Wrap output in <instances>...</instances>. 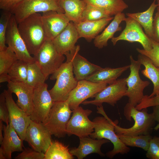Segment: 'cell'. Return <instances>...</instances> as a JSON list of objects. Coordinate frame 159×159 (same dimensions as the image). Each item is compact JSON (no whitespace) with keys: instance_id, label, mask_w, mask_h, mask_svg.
Here are the masks:
<instances>
[{"instance_id":"cell-1","label":"cell","mask_w":159,"mask_h":159,"mask_svg":"<svg viewBox=\"0 0 159 159\" xmlns=\"http://www.w3.org/2000/svg\"><path fill=\"white\" fill-rule=\"evenodd\" d=\"M123 114L127 120L131 121L132 119L134 124L130 127L125 128L117 125V120L114 121L116 134L127 136L150 134L156 121L153 113H148L147 108L139 110L128 102L124 107Z\"/></svg>"},{"instance_id":"cell-2","label":"cell","mask_w":159,"mask_h":159,"mask_svg":"<svg viewBox=\"0 0 159 159\" xmlns=\"http://www.w3.org/2000/svg\"><path fill=\"white\" fill-rule=\"evenodd\" d=\"M97 112L103 116L97 117L93 120L94 130L90 136L96 139H107L112 142L113 148L106 153L109 158H112L118 154L123 155L128 153L130 150V148L122 142L116 133L114 121L106 115L102 105L97 106Z\"/></svg>"},{"instance_id":"cell-3","label":"cell","mask_w":159,"mask_h":159,"mask_svg":"<svg viewBox=\"0 0 159 159\" xmlns=\"http://www.w3.org/2000/svg\"><path fill=\"white\" fill-rule=\"evenodd\" d=\"M42 15H30L18 24L19 33L29 53L35 56L46 38L42 21Z\"/></svg>"},{"instance_id":"cell-4","label":"cell","mask_w":159,"mask_h":159,"mask_svg":"<svg viewBox=\"0 0 159 159\" xmlns=\"http://www.w3.org/2000/svg\"><path fill=\"white\" fill-rule=\"evenodd\" d=\"M74 74L72 62L66 60L52 74L50 79L56 80V82L49 91L54 102L67 100L71 92L76 87L78 81Z\"/></svg>"},{"instance_id":"cell-5","label":"cell","mask_w":159,"mask_h":159,"mask_svg":"<svg viewBox=\"0 0 159 159\" xmlns=\"http://www.w3.org/2000/svg\"><path fill=\"white\" fill-rule=\"evenodd\" d=\"M72 110L67 100L55 102L47 116L42 123L52 135L64 137Z\"/></svg>"},{"instance_id":"cell-6","label":"cell","mask_w":159,"mask_h":159,"mask_svg":"<svg viewBox=\"0 0 159 159\" xmlns=\"http://www.w3.org/2000/svg\"><path fill=\"white\" fill-rule=\"evenodd\" d=\"M61 0H24L11 13L18 24L32 14L50 11L64 13L61 4Z\"/></svg>"},{"instance_id":"cell-7","label":"cell","mask_w":159,"mask_h":159,"mask_svg":"<svg viewBox=\"0 0 159 159\" xmlns=\"http://www.w3.org/2000/svg\"><path fill=\"white\" fill-rule=\"evenodd\" d=\"M33 57L47 79L58 69L65 59L64 55L58 52L52 40H49L45 41Z\"/></svg>"},{"instance_id":"cell-8","label":"cell","mask_w":159,"mask_h":159,"mask_svg":"<svg viewBox=\"0 0 159 159\" xmlns=\"http://www.w3.org/2000/svg\"><path fill=\"white\" fill-rule=\"evenodd\" d=\"M130 73L126 79L127 89L125 96L128 97L129 103L135 107L142 99L144 90L150 82L143 80L140 77L139 71L142 64L140 62L134 59L132 55L130 56Z\"/></svg>"},{"instance_id":"cell-9","label":"cell","mask_w":159,"mask_h":159,"mask_svg":"<svg viewBox=\"0 0 159 159\" xmlns=\"http://www.w3.org/2000/svg\"><path fill=\"white\" fill-rule=\"evenodd\" d=\"M92 112L91 110L84 109L81 106L72 110L67 126V134L75 135L79 138L90 136L94 130V123L88 118Z\"/></svg>"},{"instance_id":"cell-10","label":"cell","mask_w":159,"mask_h":159,"mask_svg":"<svg viewBox=\"0 0 159 159\" xmlns=\"http://www.w3.org/2000/svg\"><path fill=\"white\" fill-rule=\"evenodd\" d=\"M48 86L44 83L34 88L33 109L30 117L32 121L37 123H41L44 120L54 102Z\"/></svg>"},{"instance_id":"cell-11","label":"cell","mask_w":159,"mask_h":159,"mask_svg":"<svg viewBox=\"0 0 159 159\" xmlns=\"http://www.w3.org/2000/svg\"><path fill=\"white\" fill-rule=\"evenodd\" d=\"M126 26L119 36L114 37L111 41L115 45L120 40H124L130 42H138L144 49L149 51L152 48V39L145 33L142 26L132 18L127 17L125 21Z\"/></svg>"},{"instance_id":"cell-12","label":"cell","mask_w":159,"mask_h":159,"mask_svg":"<svg viewBox=\"0 0 159 159\" xmlns=\"http://www.w3.org/2000/svg\"><path fill=\"white\" fill-rule=\"evenodd\" d=\"M126 78L117 79L109 84L97 93L93 100L85 101L84 105L92 104L99 106L106 103L114 106L117 101L125 96L127 89Z\"/></svg>"},{"instance_id":"cell-13","label":"cell","mask_w":159,"mask_h":159,"mask_svg":"<svg viewBox=\"0 0 159 159\" xmlns=\"http://www.w3.org/2000/svg\"><path fill=\"white\" fill-rule=\"evenodd\" d=\"M5 96L9 114V123L23 141L27 128L32 121L28 115L15 103L12 93L8 90L3 92Z\"/></svg>"},{"instance_id":"cell-14","label":"cell","mask_w":159,"mask_h":159,"mask_svg":"<svg viewBox=\"0 0 159 159\" xmlns=\"http://www.w3.org/2000/svg\"><path fill=\"white\" fill-rule=\"evenodd\" d=\"M5 42L16 55L18 59L28 63L35 61L34 57L29 52L18 30V23L12 14L7 28Z\"/></svg>"},{"instance_id":"cell-15","label":"cell","mask_w":159,"mask_h":159,"mask_svg":"<svg viewBox=\"0 0 159 159\" xmlns=\"http://www.w3.org/2000/svg\"><path fill=\"white\" fill-rule=\"evenodd\" d=\"M108 84L95 83L85 80L78 81L76 87L71 92L67 100L72 110L79 106L86 99L93 98Z\"/></svg>"},{"instance_id":"cell-16","label":"cell","mask_w":159,"mask_h":159,"mask_svg":"<svg viewBox=\"0 0 159 159\" xmlns=\"http://www.w3.org/2000/svg\"><path fill=\"white\" fill-rule=\"evenodd\" d=\"M51 135L42 123L32 121L27 128L24 140L34 150L45 153L52 141Z\"/></svg>"},{"instance_id":"cell-17","label":"cell","mask_w":159,"mask_h":159,"mask_svg":"<svg viewBox=\"0 0 159 159\" xmlns=\"http://www.w3.org/2000/svg\"><path fill=\"white\" fill-rule=\"evenodd\" d=\"M41 18L46 40H53L70 21L64 13L54 11L42 13Z\"/></svg>"},{"instance_id":"cell-18","label":"cell","mask_w":159,"mask_h":159,"mask_svg":"<svg viewBox=\"0 0 159 159\" xmlns=\"http://www.w3.org/2000/svg\"><path fill=\"white\" fill-rule=\"evenodd\" d=\"M80 46L77 45L66 55L67 60H70L73 66V71L77 81L85 80L88 77L102 67L89 62L78 53Z\"/></svg>"},{"instance_id":"cell-19","label":"cell","mask_w":159,"mask_h":159,"mask_svg":"<svg viewBox=\"0 0 159 159\" xmlns=\"http://www.w3.org/2000/svg\"><path fill=\"white\" fill-rule=\"evenodd\" d=\"M79 38V33L74 23L70 21L52 41L58 52L66 55L75 47V44Z\"/></svg>"},{"instance_id":"cell-20","label":"cell","mask_w":159,"mask_h":159,"mask_svg":"<svg viewBox=\"0 0 159 159\" xmlns=\"http://www.w3.org/2000/svg\"><path fill=\"white\" fill-rule=\"evenodd\" d=\"M4 138L0 148V159H11L15 152H22L23 140L9 123L4 125Z\"/></svg>"},{"instance_id":"cell-21","label":"cell","mask_w":159,"mask_h":159,"mask_svg":"<svg viewBox=\"0 0 159 159\" xmlns=\"http://www.w3.org/2000/svg\"><path fill=\"white\" fill-rule=\"evenodd\" d=\"M7 86L8 90L16 95L18 98L17 105L30 116L33 109L34 88L26 83L14 82L11 81L8 82Z\"/></svg>"},{"instance_id":"cell-22","label":"cell","mask_w":159,"mask_h":159,"mask_svg":"<svg viewBox=\"0 0 159 159\" xmlns=\"http://www.w3.org/2000/svg\"><path fill=\"white\" fill-rule=\"evenodd\" d=\"M79 138L80 143L78 147L73 148L69 150L72 155L76 156L78 159H82L88 155L94 153L101 156H105L101 151V147L103 144L109 142V140L94 139L89 136Z\"/></svg>"},{"instance_id":"cell-23","label":"cell","mask_w":159,"mask_h":159,"mask_svg":"<svg viewBox=\"0 0 159 159\" xmlns=\"http://www.w3.org/2000/svg\"><path fill=\"white\" fill-rule=\"evenodd\" d=\"M113 18L111 16L97 21H81L74 24L80 38H84L88 42H90L104 30Z\"/></svg>"},{"instance_id":"cell-24","label":"cell","mask_w":159,"mask_h":159,"mask_svg":"<svg viewBox=\"0 0 159 159\" xmlns=\"http://www.w3.org/2000/svg\"><path fill=\"white\" fill-rule=\"evenodd\" d=\"M126 19L125 14L122 12L115 15L112 21L102 33L94 39L95 46L99 49L106 47L108 40L114 37L115 33L122 30V27L120 25L122 21H125Z\"/></svg>"},{"instance_id":"cell-25","label":"cell","mask_w":159,"mask_h":159,"mask_svg":"<svg viewBox=\"0 0 159 159\" xmlns=\"http://www.w3.org/2000/svg\"><path fill=\"white\" fill-rule=\"evenodd\" d=\"M129 68L130 65L116 68H102L88 77L85 80L95 83L106 82L110 84L116 80Z\"/></svg>"},{"instance_id":"cell-26","label":"cell","mask_w":159,"mask_h":159,"mask_svg":"<svg viewBox=\"0 0 159 159\" xmlns=\"http://www.w3.org/2000/svg\"><path fill=\"white\" fill-rule=\"evenodd\" d=\"M138 60L145 67L141 73L150 80L153 83V89L148 97H153L159 93V67L155 65L150 59L146 56L140 54Z\"/></svg>"},{"instance_id":"cell-27","label":"cell","mask_w":159,"mask_h":159,"mask_svg":"<svg viewBox=\"0 0 159 159\" xmlns=\"http://www.w3.org/2000/svg\"><path fill=\"white\" fill-rule=\"evenodd\" d=\"M156 0H154L149 8L145 11L140 12L127 13V17H131L138 22L143 28L145 34L153 39V14L157 5Z\"/></svg>"},{"instance_id":"cell-28","label":"cell","mask_w":159,"mask_h":159,"mask_svg":"<svg viewBox=\"0 0 159 159\" xmlns=\"http://www.w3.org/2000/svg\"><path fill=\"white\" fill-rule=\"evenodd\" d=\"M61 4L64 14L74 24L82 21L83 11L87 3L83 0H61Z\"/></svg>"},{"instance_id":"cell-29","label":"cell","mask_w":159,"mask_h":159,"mask_svg":"<svg viewBox=\"0 0 159 159\" xmlns=\"http://www.w3.org/2000/svg\"><path fill=\"white\" fill-rule=\"evenodd\" d=\"M102 9L110 16L122 12L128 7L123 0H83Z\"/></svg>"},{"instance_id":"cell-30","label":"cell","mask_w":159,"mask_h":159,"mask_svg":"<svg viewBox=\"0 0 159 159\" xmlns=\"http://www.w3.org/2000/svg\"><path fill=\"white\" fill-rule=\"evenodd\" d=\"M68 146L56 140L52 141L45 153L44 159H73Z\"/></svg>"},{"instance_id":"cell-31","label":"cell","mask_w":159,"mask_h":159,"mask_svg":"<svg viewBox=\"0 0 159 159\" xmlns=\"http://www.w3.org/2000/svg\"><path fill=\"white\" fill-rule=\"evenodd\" d=\"M36 61L28 63L26 83L34 88L43 84L47 80Z\"/></svg>"},{"instance_id":"cell-32","label":"cell","mask_w":159,"mask_h":159,"mask_svg":"<svg viewBox=\"0 0 159 159\" xmlns=\"http://www.w3.org/2000/svg\"><path fill=\"white\" fill-rule=\"evenodd\" d=\"M28 63L18 59L8 72L11 81L14 82L26 83Z\"/></svg>"},{"instance_id":"cell-33","label":"cell","mask_w":159,"mask_h":159,"mask_svg":"<svg viewBox=\"0 0 159 159\" xmlns=\"http://www.w3.org/2000/svg\"><path fill=\"white\" fill-rule=\"evenodd\" d=\"M122 142L127 146L140 148L147 151L152 137L150 134L127 136L117 134Z\"/></svg>"},{"instance_id":"cell-34","label":"cell","mask_w":159,"mask_h":159,"mask_svg":"<svg viewBox=\"0 0 159 159\" xmlns=\"http://www.w3.org/2000/svg\"><path fill=\"white\" fill-rule=\"evenodd\" d=\"M18 58L15 53L7 46L0 50V74L8 73V72Z\"/></svg>"},{"instance_id":"cell-35","label":"cell","mask_w":159,"mask_h":159,"mask_svg":"<svg viewBox=\"0 0 159 159\" xmlns=\"http://www.w3.org/2000/svg\"><path fill=\"white\" fill-rule=\"evenodd\" d=\"M109 16L102 9L87 4L83 13L82 21H97Z\"/></svg>"},{"instance_id":"cell-36","label":"cell","mask_w":159,"mask_h":159,"mask_svg":"<svg viewBox=\"0 0 159 159\" xmlns=\"http://www.w3.org/2000/svg\"><path fill=\"white\" fill-rule=\"evenodd\" d=\"M0 17V50L6 47V35L10 20L12 15L9 11H3Z\"/></svg>"},{"instance_id":"cell-37","label":"cell","mask_w":159,"mask_h":159,"mask_svg":"<svg viewBox=\"0 0 159 159\" xmlns=\"http://www.w3.org/2000/svg\"><path fill=\"white\" fill-rule=\"evenodd\" d=\"M152 48L149 51L137 48L136 50L139 54L148 57L156 66L159 67V43L152 40Z\"/></svg>"},{"instance_id":"cell-38","label":"cell","mask_w":159,"mask_h":159,"mask_svg":"<svg viewBox=\"0 0 159 159\" xmlns=\"http://www.w3.org/2000/svg\"><path fill=\"white\" fill-rule=\"evenodd\" d=\"M45 153L37 151L29 148H24L15 157V159H44Z\"/></svg>"},{"instance_id":"cell-39","label":"cell","mask_w":159,"mask_h":159,"mask_svg":"<svg viewBox=\"0 0 159 159\" xmlns=\"http://www.w3.org/2000/svg\"><path fill=\"white\" fill-rule=\"evenodd\" d=\"M147 151L146 155L148 158L159 159V137H152Z\"/></svg>"},{"instance_id":"cell-40","label":"cell","mask_w":159,"mask_h":159,"mask_svg":"<svg viewBox=\"0 0 159 159\" xmlns=\"http://www.w3.org/2000/svg\"><path fill=\"white\" fill-rule=\"evenodd\" d=\"M158 106H159V93L150 97L148 95H144L140 102L135 107L138 110H141L144 108Z\"/></svg>"},{"instance_id":"cell-41","label":"cell","mask_w":159,"mask_h":159,"mask_svg":"<svg viewBox=\"0 0 159 159\" xmlns=\"http://www.w3.org/2000/svg\"><path fill=\"white\" fill-rule=\"evenodd\" d=\"M0 120L5 123L6 125L9 124V111L3 92L0 95Z\"/></svg>"},{"instance_id":"cell-42","label":"cell","mask_w":159,"mask_h":159,"mask_svg":"<svg viewBox=\"0 0 159 159\" xmlns=\"http://www.w3.org/2000/svg\"><path fill=\"white\" fill-rule=\"evenodd\" d=\"M24 0H0V8L12 12L14 9Z\"/></svg>"},{"instance_id":"cell-43","label":"cell","mask_w":159,"mask_h":159,"mask_svg":"<svg viewBox=\"0 0 159 159\" xmlns=\"http://www.w3.org/2000/svg\"><path fill=\"white\" fill-rule=\"evenodd\" d=\"M153 40L159 43V13L157 12L153 19Z\"/></svg>"},{"instance_id":"cell-44","label":"cell","mask_w":159,"mask_h":159,"mask_svg":"<svg viewBox=\"0 0 159 159\" xmlns=\"http://www.w3.org/2000/svg\"><path fill=\"white\" fill-rule=\"evenodd\" d=\"M11 81L10 78L8 73H3L0 74V83L9 82Z\"/></svg>"},{"instance_id":"cell-45","label":"cell","mask_w":159,"mask_h":159,"mask_svg":"<svg viewBox=\"0 0 159 159\" xmlns=\"http://www.w3.org/2000/svg\"><path fill=\"white\" fill-rule=\"evenodd\" d=\"M152 113L153 114L156 121L159 123V106L154 107Z\"/></svg>"},{"instance_id":"cell-46","label":"cell","mask_w":159,"mask_h":159,"mask_svg":"<svg viewBox=\"0 0 159 159\" xmlns=\"http://www.w3.org/2000/svg\"><path fill=\"white\" fill-rule=\"evenodd\" d=\"M3 121L0 120V144H1L3 141L4 135H3L2 132L4 129V125Z\"/></svg>"},{"instance_id":"cell-47","label":"cell","mask_w":159,"mask_h":159,"mask_svg":"<svg viewBox=\"0 0 159 159\" xmlns=\"http://www.w3.org/2000/svg\"><path fill=\"white\" fill-rule=\"evenodd\" d=\"M157 12L159 13V0H157Z\"/></svg>"}]
</instances>
